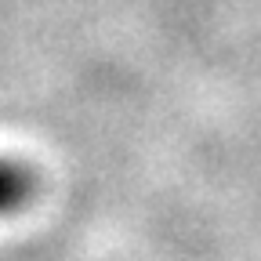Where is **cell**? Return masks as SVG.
I'll list each match as a JSON object with an SVG mask.
<instances>
[{
	"label": "cell",
	"mask_w": 261,
	"mask_h": 261,
	"mask_svg": "<svg viewBox=\"0 0 261 261\" xmlns=\"http://www.w3.org/2000/svg\"><path fill=\"white\" fill-rule=\"evenodd\" d=\"M37 171L15 156H0V218L18 214L33 196H37Z\"/></svg>",
	"instance_id": "6da1fadb"
}]
</instances>
